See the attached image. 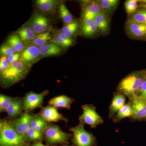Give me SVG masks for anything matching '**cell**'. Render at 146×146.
<instances>
[{"label":"cell","instance_id":"1","mask_svg":"<svg viewBox=\"0 0 146 146\" xmlns=\"http://www.w3.org/2000/svg\"><path fill=\"white\" fill-rule=\"evenodd\" d=\"M30 68L20 60L10 63L7 68L1 73V86L8 88L23 80L27 75Z\"/></svg>","mask_w":146,"mask_h":146},{"label":"cell","instance_id":"2","mask_svg":"<svg viewBox=\"0 0 146 146\" xmlns=\"http://www.w3.org/2000/svg\"><path fill=\"white\" fill-rule=\"evenodd\" d=\"M29 143L25 136L20 135L11 124L10 120H0L1 146H28Z\"/></svg>","mask_w":146,"mask_h":146},{"label":"cell","instance_id":"3","mask_svg":"<svg viewBox=\"0 0 146 146\" xmlns=\"http://www.w3.org/2000/svg\"><path fill=\"white\" fill-rule=\"evenodd\" d=\"M146 78L143 73L136 72L131 73L123 78L119 83L117 90L131 101L136 96L143 82Z\"/></svg>","mask_w":146,"mask_h":146},{"label":"cell","instance_id":"4","mask_svg":"<svg viewBox=\"0 0 146 146\" xmlns=\"http://www.w3.org/2000/svg\"><path fill=\"white\" fill-rule=\"evenodd\" d=\"M84 125L79 123L74 127H69L72 134L71 141L74 146H96L97 139L93 133L85 130Z\"/></svg>","mask_w":146,"mask_h":146},{"label":"cell","instance_id":"5","mask_svg":"<svg viewBox=\"0 0 146 146\" xmlns=\"http://www.w3.org/2000/svg\"><path fill=\"white\" fill-rule=\"evenodd\" d=\"M44 136L46 142L49 145L68 144L72 134L64 132L59 126L51 123L48 125L44 132Z\"/></svg>","mask_w":146,"mask_h":146},{"label":"cell","instance_id":"6","mask_svg":"<svg viewBox=\"0 0 146 146\" xmlns=\"http://www.w3.org/2000/svg\"><path fill=\"white\" fill-rule=\"evenodd\" d=\"M82 114L79 117V123L87 124L92 128H95L104 123L103 118L97 112L96 108L91 104H86L82 106Z\"/></svg>","mask_w":146,"mask_h":146},{"label":"cell","instance_id":"7","mask_svg":"<svg viewBox=\"0 0 146 146\" xmlns=\"http://www.w3.org/2000/svg\"><path fill=\"white\" fill-rule=\"evenodd\" d=\"M46 90L42 93L37 94L33 91L27 93L23 98V107L25 112H31L37 108H42L45 97L49 94Z\"/></svg>","mask_w":146,"mask_h":146},{"label":"cell","instance_id":"8","mask_svg":"<svg viewBox=\"0 0 146 146\" xmlns=\"http://www.w3.org/2000/svg\"><path fill=\"white\" fill-rule=\"evenodd\" d=\"M35 115L31 112H24L18 118L10 120L11 124L19 134L25 136L31 127V123Z\"/></svg>","mask_w":146,"mask_h":146},{"label":"cell","instance_id":"9","mask_svg":"<svg viewBox=\"0 0 146 146\" xmlns=\"http://www.w3.org/2000/svg\"><path fill=\"white\" fill-rule=\"evenodd\" d=\"M38 115L49 123H57L59 121H63L66 123L68 122V119L59 113L57 108L52 106L42 107Z\"/></svg>","mask_w":146,"mask_h":146},{"label":"cell","instance_id":"10","mask_svg":"<svg viewBox=\"0 0 146 146\" xmlns=\"http://www.w3.org/2000/svg\"><path fill=\"white\" fill-rule=\"evenodd\" d=\"M41 57L39 47L30 45L21 53L20 60L31 68Z\"/></svg>","mask_w":146,"mask_h":146},{"label":"cell","instance_id":"11","mask_svg":"<svg viewBox=\"0 0 146 146\" xmlns=\"http://www.w3.org/2000/svg\"><path fill=\"white\" fill-rule=\"evenodd\" d=\"M131 103L133 108V115L131 118L134 120L146 118V102L136 97Z\"/></svg>","mask_w":146,"mask_h":146},{"label":"cell","instance_id":"12","mask_svg":"<svg viewBox=\"0 0 146 146\" xmlns=\"http://www.w3.org/2000/svg\"><path fill=\"white\" fill-rule=\"evenodd\" d=\"M100 2L91 1L85 5L83 11V20H94L98 14L102 12Z\"/></svg>","mask_w":146,"mask_h":146},{"label":"cell","instance_id":"13","mask_svg":"<svg viewBox=\"0 0 146 146\" xmlns=\"http://www.w3.org/2000/svg\"><path fill=\"white\" fill-rule=\"evenodd\" d=\"M126 28L128 33L132 37L140 38L146 35V24L137 23L128 21Z\"/></svg>","mask_w":146,"mask_h":146},{"label":"cell","instance_id":"14","mask_svg":"<svg viewBox=\"0 0 146 146\" xmlns=\"http://www.w3.org/2000/svg\"><path fill=\"white\" fill-rule=\"evenodd\" d=\"M23 98H18L9 106L6 113L9 119H14L21 116L23 111Z\"/></svg>","mask_w":146,"mask_h":146},{"label":"cell","instance_id":"15","mask_svg":"<svg viewBox=\"0 0 146 146\" xmlns=\"http://www.w3.org/2000/svg\"><path fill=\"white\" fill-rule=\"evenodd\" d=\"M74 101L75 100L72 98L65 95H60L50 99L48 102V104L49 105L52 106L57 108H61L70 110L71 105Z\"/></svg>","mask_w":146,"mask_h":146},{"label":"cell","instance_id":"16","mask_svg":"<svg viewBox=\"0 0 146 146\" xmlns=\"http://www.w3.org/2000/svg\"><path fill=\"white\" fill-rule=\"evenodd\" d=\"M125 97L123 94L120 93L114 95L109 107V118L114 117L117 112L125 105Z\"/></svg>","mask_w":146,"mask_h":146},{"label":"cell","instance_id":"17","mask_svg":"<svg viewBox=\"0 0 146 146\" xmlns=\"http://www.w3.org/2000/svg\"><path fill=\"white\" fill-rule=\"evenodd\" d=\"M39 48L41 57L58 55L61 54L63 50L62 47L51 42L39 47Z\"/></svg>","mask_w":146,"mask_h":146},{"label":"cell","instance_id":"18","mask_svg":"<svg viewBox=\"0 0 146 146\" xmlns=\"http://www.w3.org/2000/svg\"><path fill=\"white\" fill-rule=\"evenodd\" d=\"M98 30L94 20L90 19L82 20L81 33L83 36L86 37L93 36L97 33Z\"/></svg>","mask_w":146,"mask_h":146},{"label":"cell","instance_id":"19","mask_svg":"<svg viewBox=\"0 0 146 146\" xmlns=\"http://www.w3.org/2000/svg\"><path fill=\"white\" fill-rule=\"evenodd\" d=\"M133 115V108L131 103L127 104L119 110L112 118L113 122L117 123L127 117H131Z\"/></svg>","mask_w":146,"mask_h":146},{"label":"cell","instance_id":"20","mask_svg":"<svg viewBox=\"0 0 146 146\" xmlns=\"http://www.w3.org/2000/svg\"><path fill=\"white\" fill-rule=\"evenodd\" d=\"M18 35L24 43H31L36 37V34L30 27H24L17 31Z\"/></svg>","mask_w":146,"mask_h":146},{"label":"cell","instance_id":"21","mask_svg":"<svg viewBox=\"0 0 146 146\" xmlns=\"http://www.w3.org/2000/svg\"><path fill=\"white\" fill-rule=\"evenodd\" d=\"M98 29L102 33H106L109 28V23L106 14L102 12L94 20Z\"/></svg>","mask_w":146,"mask_h":146},{"label":"cell","instance_id":"22","mask_svg":"<svg viewBox=\"0 0 146 146\" xmlns=\"http://www.w3.org/2000/svg\"><path fill=\"white\" fill-rule=\"evenodd\" d=\"M58 3V1L55 0H37L36 5L41 11L50 13L54 11Z\"/></svg>","mask_w":146,"mask_h":146},{"label":"cell","instance_id":"23","mask_svg":"<svg viewBox=\"0 0 146 146\" xmlns=\"http://www.w3.org/2000/svg\"><path fill=\"white\" fill-rule=\"evenodd\" d=\"M46 17L41 14L36 13L32 18L31 27L36 34L43 33V24Z\"/></svg>","mask_w":146,"mask_h":146},{"label":"cell","instance_id":"24","mask_svg":"<svg viewBox=\"0 0 146 146\" xmlns=\"http://www.w3.org/2000/svg\"><path fill=\"white\" fill-rule=\"evenodd\" d=\"M7 44L13 48L17 52H21L25 49L24 43L18 34L10 35L7 39Z\"/></svg>","mask_w":146,"mask_h":146},{"label":"cell","instance_id":"25","mask_svg":"<svg viewBox=\"0 0 146 146\" xmlns=\"http://www.w3.org/2000/svg\"><path fill=\"white\" fill-rule=\"evenodd\" d=\"M48 124L46 120L36 114L35 115L31 120V127L44 133Z\"/></svg>","mask_w":146,"mask_h":146},{"label":"cell","instance_id":"26","mask_svg":"<svg viewBox=\"0 0 146 146\" xmlns=\"http://www.w3.org/2000/svg\"><path fill=\"white\" fill-rule=\"evenodd\" d=\"M25 138L28 143L42 141L44 138V133L36 130L33 128L30 127L25 134Z\"/></svg>","mask_w":146,"mask_h":146},{"label":"cell","instance_id":"27","mask_svg":"<svg viewBox=\"0 0 146 146\" xmlns=\"http://www.w3.org/2000/svg\"><path fill=\"white\" fill-rule=\"evenodd\" d=\"M52 39L51 35L49 32H46L37 35L34 40L32 42V44L38 47L42 46Z\"/></svg>","mask_w":146,"mask_h":146},{"label":"cell","instance_id":"28","mask_svg":"<svg viewBox=\"0 0 146 146\" xmlns=\"http://www.w3.org/2000/svg\"><path fill=\"white\" fill-rule=\"evenodd\" d=\"M60 18L66 25L74 22V17L64 4H61L59 7Z\"/></svg>","mask_w":146,"mask_h":146},{"label":"cell","instance_id":"29","mask_svg":"<svg viewBox=\"0 0 146 146\" xmlns=\"http://www.w3.org/2000/svg\"><path fill=\"white\" fill-rule=\"evenodd\" d=\"M18 97H13L0 94V112H6L11 104L17 99Z\"/></svg>","mask_w":146,"mask_h":146},{"label":"cell","instance_id":"30","mask_svg":"<svg viewBox=\"0 0 146 146\" xmlns=\"http://www.w3.org/2000/svg\"><path fill=\"white\" fill-rule=\"evenodd\" d=\"M129 21L140 24H146V11L139 10L130 16Z\"/></svg>","mask_w":146,"mask_h":146},{"label":"cell","instance_id":"31","mask_svg":"<svg viewBox=\"0 0 146 146\" xmlns=\"http://www.w3.org/2000/svg\"><path fill=\"white\" fill-rule=\"evenodd\" d=\"M78 27V23L77 22H73L65 25L61 29V31L67 36L72 38L77 30Z\"/></svg>","mask_w":146,"mask_h":146},{"label":"cell","instance_id":"32","mask_svg":"<svg viewBox=\"0 0 146 146\" xmlns=\"http://www.w3.org/2000/svg\"><path fill=\"white\" fill-rule=\"evenodd\" d=\"M119 2L118 0H102L100 3L102 10L110 11L116 8Z\"/></svg>","mask_w":146,"mask_h":146},{"label":"cell","instance_id":"33","mask_svg":"<svg viewBox=\"0 0 146 146\" xmlns=\"http://www.w3.org/2000/svg\"><path fill=\"white\" fill-rule=\"evenodd\" d=\"M138 1L136 0H128L125 4L126 11L128 15L131 16L137 11L138 8Z\"/></svg>","mask_w":146,"mask_h":146},{"label":"cell","instance_id":"34","mask_svg":"<svg viewBox=\"0 0 146 146\" xmlns=\"http://www.w3.org/2000/svg\"><path fill=\"white\" fill-rule=\"evenodd\" d=\"M16 52H17L15 49L8 45H3L1 46L0 53L2 56H5L8 57L11 55L14 54Z\"/></svg>","mask_w":146,"mask_h":146},{"label":"cell","instance_id":"35","mask_svg":"<svg viewBox=\"0 0 146 146\" xmlns=\"http://www.w3.org/2000/svg\"><path fill=\"white\" fill-rule=\"evenodd\" d=\"M51 42L56 44L62 48H67L70 46V45L62 39L61 37L56 35L51 40Z\"/></svg>","mask_w":146,"mask_h":146},{"label":"cell","instance_id":"36","mask_svg":"<svg viewBox=\"0 0 146 146\" xmlns=\"http://www.w3.org/2000/svg\"><path fill=\"white\" fill-rule=\"evenodd\" d=\"M136 97L146 102V78L143 82Z\"/></svg>","mask_w":146,"mask_h":146},{"label":"cell","instance_id":"37","mask_svg":"<svg viewBox=\"0 0 146 146\" xmlns=\"http://www.w3.org/2000/svg\"><path fill=\"white\" fill-rule=\"evenodd\" d=\"M9 64L7 57L5 56H1L0 59V72L2 73L8 67Z\"/></svg>","mask_w":146,"mask_h":146},{"label":"cell","instance_id":"38","mask_svg":"<svg viewBox=\"0 0 146 146\" xmlns=\"http://www.w3.org/2000/svg\"><path fill=\"white\" fill-rule=\"evenodd\" d=\"M56 35L61 37L62 39H63L66 43H68V44L70 45V46H72L74 43V39L67 36L66 35L64 34L61 31L58 32Z\"/></svg>","mask_w":146,"mask_h":146},{"label":"cell","instance_id":"39","mask_svg":"<svg viewBox=\"0 0 146 146\" xmlns=\"http://www.w3.org/2000/svg\"><path fill=\"white\" fill-rule=\"evenodd\" d=\"M21 53L16 52V53L12 55L8 56L7 57V60L9 64L16 61L20 60V57H21Z\"/></svg>","mask_w":146,"mask_h":146},{"label":"cell","instance_id":"40","mask_svg":"<svg viewBox=\"0 0 146 146\" xmlns=\"http://www.w3.org/2000/svg\"><path fill=\"white\" fill-rule=\"evenodd\" d=\"M31 146H48L46 145H44L42 143V141L39 142H35L32 144Z\"/></svg>","mask_w":146,"mask_h":146},{"label":"cell","instance_id":"41","mask_svg":"<svg viewBox=\"0 0 146 146\" xmlns=\"http://www.w3.org/2000/svg\"><path fill=\"white\" fill-rule=\"evenodd\" d=\"M61 146H74L72 145H68L67 144H64L63 145Z\"/></svg>","mask_w":146,"mask_h":146},{"label":"cell","instance_id":"42","mask_svg":"<svg viewBox=\"0 0 146 146\" xmlns=\"http://www.w3.org/2000/svg\"><path fill=\"white\" fill-rule=\"evenodd\" d=\"M144 7H145L146 9V4H145V5H144Z\"/></svg>","mask_w":146,"mask_h":146}]
</instances>
